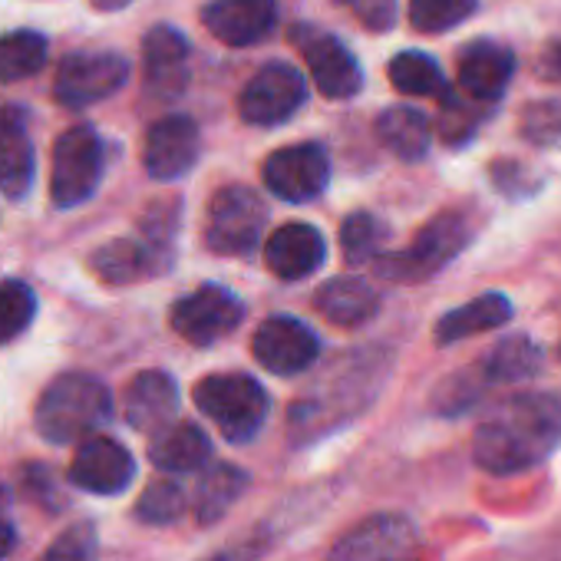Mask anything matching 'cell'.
I'll return each instance as SVG.
<instances>
[{
    "mask_svg": "<svg viewBox=\"0 0 561 561\" xmlns=\"http://www.w3.org/2000/svg\"><path fill=\"white\" fill-rule=\"evenodd\" d=\"M561 446V393H515L495 403L472 436V459L492 476L541 466Z\"/></svg>",
    "mask_w": 561,
    "mask_h": 561,
    "instance_id": "1",
    "label": "cell"
},
{
    "mask_svg": "<svg viewBox=\"0 0 561 561\" xmlns=\"http://www.w3.org/2000/svg\"><path fill=\"white\" fill-rule=\"evenodd\" d=\"M113 416L110 390L90 374H64L57 377L37 400V433L47 443H83L100 436V426Z\"/></svg>",
    "mask_w": 561,
    "mask_h": 561,
    "instance_id": "2",
    "label": "cell"
},
{
    "mask_svg": "<svg viewBox=\"0 0 561 561\" xmlns=\"http://www.w3.org/2000/svg\"><path fill=\"white\" fill-rule=\"evenodd\" d=\"M476 234V225L466 211H443L420 228L413 244L397 254L377 257V274L400 285H416V280L433 277L453 257H459Z\"/></svg>",
    "mask_w": 561,
    "mask_h": 561,
    "instance_id": "3",
    "label": "cell"
},
{
    "mask_svg": "<svg viewBox=\"0 0 561 561\" xmlns=\"http://www.w3.org/2000/svg\"><path fill=\"white\" fill-rule=\"evenodd\" d=\"M192 397L228 443H248L257 436L271 410L264 387L244 374H211L195 383Z\"/></svg>",
    "mask_w": 561,
    "mask_h": 561,
    "instance_id": "4",
    "label": "cell"
},
{
    "mask_svg": "<svg viewBox=\"0 0 561 561\" xmlns=\"http://www.w3.org/2000/svg\"><path fill=\"white\" fill-rule=\"evenodd\" d=\"M267 208L254 188L228 185L221 188L205 211V244L215 254L248 257L264 241Z\"/></svg>",
    "mask_w": 561,
    "mask_h": 561,
    "instance_id": "5",
    "label": "cell"
},
{
    "mask_svg": "<svg viewBox=\"0 0 561 561\" xmlns=\"http://www.w3.org/2000/svg\"><path fill=\"white\" fill-rule=\"evenodd\" d=\"M103 179V142L93 126L67 129L54 146V175L50 195L54 205L73 208L83 205Z\"/></svg>",
    "mask_w": 561,
    "mask_h": 561,
    "instance_id": "6",
    "label": "cell"
},
{
    "mask_svg": "<svg viewBox=\"0 0 561 561\" xmlns=\"http://www.w3.org/2000/svg\"><path fill=\"white\" fill-rule=\"evenodd\" d=\"M251 354L267 374L295 377V374H305L321 357V341L305 321L274 314L254 331Z\"/></svg>",
    "mask_w": 561,
    "mask_h": 561,
    "instance_id": "7",
    "label": "cell"
},
{
    "mask_svg": "<svg viewBox=\"0 0 561 561\" xmlns=\"http://www.w3.org/2000/svg\"><path fill=\"white\" fill-rule=\"evenodd\" d=\"M420 535L416 525L403 515H374L351 528L328 561H416Z\"/></svg>",
    "mask_w": 561,
    "mask_h": 561,
    "instance_id": "8",
    "label": "cell"
},
{
    "mask_svg": "<svg viewBox=\"0 0 561 561\" xmlns=\"http://www.w3.org/2000/svg\"><path fill=\"white\" fill-rule=\"evenodd\" d=\"M301 103H305L301 73L288 64H267L241 90L238 113L251 126H280L301 110Z\"/></svg>",
    "mask_w": 561,
    "mask_h": 561,
    "instance_id": "9",
    "label": "cell"
},
{
    "mask_svg": "<svg viewBox=\"0 0 561 561\" xmlns=\"http://www.w3.org/2000/svg\"><path fill=\"white\" fill-rule=\"evenodd\" d=\"M244 318V305L218 285H205L172 308V328L182 341L195 347H211L225 341Z\"/></svg>",
    "mask_w": 561,
    "mask_h": 561,
    "instance_id": "10",
    "label": "cell"
},
{
    "mask_svg": "<svg viewBox=\"0 0 561 561\" xmlns=\"http://www.w3.org/2000/svg\"><path fill=\"white\" fill-rule=\"evenodd\" d=\"M264 185L285 202H311L328 188L331 179V159L324 146L318 142H301L288 146L267 156L264 169Z\"/></svg>",
    "mask_w": 561,
    "mask_h": 561,
    "instance_id": "11",
    "label": "cell"
},
{
    "mask_svg": "<svg viewBox=\"0 0 561 561\" xmlns=\"http://www.w3.org/2000/svg\"><path fill=\"white\" fill-rule=\"evenodd\" d=\"M129 80V64L116 54H70L60 70L54 93L64 106L83 110L113 96Z\"/></svg>",
    "mask_w": 561,
    "mask_h": 561,
    "instance_id": "12",
    "label": "cell"
},
{
    "mask_svg": "<svg viewBox=\"0 0 561 561\" xmlns=\"http://www.w3.org/2000/svg\"><path fill=\"white\" fill-rule=\"evenodd\" d=\"M295 44L318 83V90L328 96V100H351L360 93L364 87V73H360V64L354 60V54L331 34H321L314 27H298L295 34Z\"/></svg>",
    "mask_w": 561,
    "mask_h": 561,
    "instance_id": "13",
    "label": "cell"
},
{
    "mask_svg": "<svg viewBox=\"0 0 561 561\" xmlns=\"http://www.w3.org/2000/svg\"><path fill=\"white\" fill-rule=\"evenodd\" d=\"M133 479H136L133 453L110 436L83 439L70 462V482L93 495H119L129 489Z\"/></svg>",
    "mask_w": 561,
    "mask_h": 561,
    "instance_id": "14",
    "label": "cell"
},
{
    "mask_svg": "<svg viewBox=\"0 0 561 561\" xmlns=\"http://www.w3.org/2000/svg\"><path fill=\"white\" fill-rule=\"evenodd\" d=\"M198 146H202L198 126L188 116H165L146 136V149H142L146 172L159 182L182 179L195 165Z\"/></svg>",
    "mask_w": 561,
    "mask_h": 561,
    "instance_id": "15",
    "label": "cell"
},
{
    "mask_svg": "<svg viewBox=\"0 0 561 561\" xmlns=\"http://www.w3.org/2000/svg\"><path fill=\"white\" fill-rule=\"evenodd\" d=\"M515 77V54L495 41H476L459 54V90L462 96L489 106L502 100Z\"/></svg>",
    "mask_w": 561,
    "mask_h": 561,
    "instance_id": "16",
    "label": "cell"
},
{
    "mask_svg": "<svg viewBox=\"0 0 561 561\" xmlns=\"http://www.w3.org/2000/svg\"><path fill=\"white\" fill-rule=\"evenodd\" d=\"M274 0H211L202 11V24L228 47H254L274 31Z\"/></svg>",
    "mask_w": 561,
    "mask_h": 561,
    "instance_id": "17",
    "label": "cell"
},
{
    "mask_svg": "<svg viewBox=\"0 0 561 561\" xmlns=\"http://www.w3.org/2000/svg\"><path fill=\"white\" fill-rule=\"evenodd\" d=\"M324 254H328L324 234L305 221L280 225L264 241V261L280 280H301V277L314 274L321 267Z\"/></svg>",
    "mask_w": 561,
    "mask_h": 561,
    "instance_id": "18",
    "label": "cell"
},
{
    "mask_svg": "<svg viewBox=\"0 0 561 561\" xmlns=\"http://www.w3.org/2000/svg\"><path fill=\"white\" fill-rule=\"evenodd\" d=\"M179 410V387L162 370H146L123 393V416L139 433H159Z\"/></svg>",
    "mask_w": 561,
    "mask_h": 561,
    "instance_id": "19",
    "label": "cell"
},
{
    "mask_svg": "<svg viewBox=\"0 0 561 561\" xmlns=\"http://www.w3.org/2000/svg\"><path fill=\"white\" fill-rule=\"evenodd\" d=\"M314 308L337 328H360V324L377 318L380 295L374 291V285H367L364 277L341 274V277L324 280V285L318 288Z\"/></svg>",
    "mask_w": 561,
    "mask_h": 561,
    "instance_id": "20",
    "label": "cell"
},
{
    "mask_svg": "<svg viewBox=\"0 0 561 561\" xmlns=\"http://www.w3.org/2000/svg\"><path fill=\"white\" fill-rule=\"evenodd\" d=\"M34 185V142L24 113L0 110V192L24 198Z\"/></svg>",
    "mask_w": 561,
    "mask_h": 561,
    "instance_id": "21",
    "label": "cell"
},
{
    "mask_svg": "<svg viewBox=\"0 0 561 561\" xmlns=\"http://www.w3.org/2000/svg\"><path fill=\"white\" fill-rule=\"evenodd\" d=\"M90 267L96 271L100 280H106V285H136V280H146V277L165 271V257L142 241L116 238L90 254Z\"/></svg>",
    "mask_w": 561,
    "mask_h": 561,
    "instance_id": "22",
    "label": "cell"
},
{
    "mask_svg": "<svg viewBox=\"0 0 561 561\" xmlns=\"http://www.w3.org/2000/svg\"><path fill=\"white\" fill-rule=\"evenodd\" d=\"M142 60H146V83L152 93L159 96H175L188 73H185V64H188V41L172 31V27H156L146 34V44H142Z\"/></svg>",
    "mask_w": 561,
    "mask_h": 561,
    "instance_id": "23",
    "label": "cell"
},
{
    "mask_svg": "<svg viewBox=\"0 0 561 561\" xmlns=\"http://www.w3.org/2000/svg\"><path fill=\"white\" fill-rule=\"evenodd\" d=\"M512 314H515V308L502 291H485V295L472 298L469 305L443 314L436 321L433 341L439 347H449V344H459L466 337H476V334H485V331H495V328L508 324Z\"/></svg>",
    "mask_w": 561,
    "mask_h": 561,
    "instance_id": "24",
    "label": "cell"
},
{
    "mask_svg": "<svg viewBox=\"0 0 561 561\" xmlns=\"http://www.w3.org/2000/svg\"><path fill=\"white\" fill-rule=\"evenodd\" d=\"M149 459L162 472H195L211 462V439L192 423H169L152 433Z\"/></svg>",
    "mask_w": 561,
    "mask_h": 561,
    "instance_id": "25",
    "label": "cell"
},
{
    "mask_svg": "<svg viewBox=\"0 0 561 561\" xmlns=\"http://www.w3.org/2000/svg\"><path fill=\"white\" fill-rule=\"evenodd\" d=\"M541 364H545V351L531 337H505L485 357L476 360V370L485 380V387H499V383L531 380L541 370Z\"/></svg>",
    "mask_w": 561,
    "mask_h": 561,
    "instance_id": "26",
    "label": "cell"
},
{
    "mask_svg": "<svg viewBox=\"0 0 561 561\" xmlns=\"http://www.w3.org/2000/svg\"><path fill=\"white\" fill-rule=\"evenodd\" d=\"M377 136L380 142L403 162H420L430 152L433 142V126L430 119L413 110V106H390L377 119Z\"/></svg>",
    "mask_w": 561,
    "mask_h": 561,
    "instance_id": "27",
    "label": "cell"
},
{
    "mask_svg": "<svg viewBox=\"0 0 561 561\" xmlns=\"http://www.w3.org/2000/svg\"><path fill=\"white\" fill-rule=\"evenodd\" d=\"M248 485V476L234 466H225V462H215L205 469L202 482H198V492H195V515L202 525H211L218 522L231 502L244 492Z\"/></svg>",
    "mask_w": 561,
    "mask_h": 561,
    "instance_id": "28",
    "label": "cell"
},
{
    "mask_svg": "<svg viewBox=\"0 0 561 561\" xmlns=\"http://www.w3.org/2000/svg\"><path fill=\"white\" fill-rule=\"evenodd\" d=\"M390 83L407 93V96H443L449 87H446V77L439 70V64L426 54H416V50H407L400 57L390 60Z\"/></svg>",
    "mask_w": 561,
    "mask_h": 561,
    "instance_id": "29",
    "label": "cell"
},
{
    "mask_svg": "<svg viewBox=\"0 0 561 561\" xmlns=\"http://www.w3.org/2000/svg\"><path fill=\"white\" fill-rule=\"evenodd\" d=\"M47 64V41L31 31L4 34L0 37V80L18 83L34 77Z\"/></svg>",
    "mask_w": 561,
    "mask_h": 561,
    "instance_id": "30",
    "label": "cell"
},
{
    "mask_svg": "<svg viewBox=\"0 0 561 561\" xmlns=\"http://www.w3.org/2000/svg\"><path fill=\"white\" fill-rule=\"evenodd\" d=\"M387 238H390V228L377 215H370V211H354L341 225V251H344L347 264L377 261L383 254Z\"/></svg>",
    "mask_w": 561,
    "mask_h": 561,
    "instance_id": "31",
    "label": "cell"
},
{
    "mask_svg": "<svg viewBox=\"0 0 561 561\" xmlns=\"http://www.w3.org/2000/svg\"><path fill=\"white\" fill-rule=\"evenodd\" d=\"M37 314V295L24 280H4L0 285V344L18 341Z\"/></svg>",
    "mask_w": 561,
    "mask_h": 561,
    "instance_id": "32",
    "label": "cell"
},
{
    "mask_svg": "<svg viewBox=\"0 0 561 561\" xmlns=\"http://www.w3.org/2000/svg\"><path fill=\"white\" fill-rule=\"evenodd\" d=\"M476 14V0H410V24L420 34H446Z\"/></svg>",
    "mask_w": 561,
    "mask_h": 561,
    "instance_id": "33",
    "label": "cell"
},
{
    "mask_svg": "<svg viewBox=\"0 0 561 561\" xmlns=\"http://www.w3.org/2000/svg\"><path fill=\"white\" fill-rule=\"evenodd\" d=\"M443 113H439V136L449 142V146H459L466 139H472V133L479 129V123L485 119V106L462 96V93H453L446 90L443 96Z\"/></svg>",
    "mask_w": 561,
    "mask_h": 561,
    "instance_id": "34",
    "label": "cell"
},
{
    "mask_svg": "<svg viewBox=\"0 0 561 561\" xmlns=\"http://www.w3.org/2000/svg\"><path fill=\"white\" fill-rule=\"evenodd\" d=\"M485 390H489V387H485V380L479 377V370H476V364H472V367L456 370L453 377H446V380L436 387L433 407H436L439 413H446V416H456V413L469 410L476 400H482Z\"/></svg>",
    "mask_w": 561,
    "mask_h": 561,
    "instance_id": "35",
    "label": "cell"
},
{
    "mask_svg": "<svg viewBox=\"0 0 561 561\" xmlns=\"http://www.w3.org/2000/svg\"><path fill=\"white\" fill-rule=\"evenodd\" d=\"M185 512V495L175 482L169 479H156L142 489L139 502H136V515L149 525H169Z\"/></svg>",
    "mask_w": 561,
    "mask_h": 561,
    "instance_id": "36",
    "label": "cell"
},
{
    "mask_svg": "<svg viewBox=\"0 0 561 561\" xmlns=\"http://www.w3.org/2000/svg\"><path fill=\"white\" fill-rule=\"evenodd\" d=\"M522 136L541 149H561V103L538 100L522 113Z\"/></svg>",
    "mask_w": 561,
    "mask_h": 561,
    "instance_id": "37",
    "label": "cell"
},
{
    "mask_svg": "<svg viewBox=\"0 0 561 561\" xmlns=\"http://www.w3.org/2000/svg\"><path fill=\"white\" fill-rule=\"evenodd\" d=\"M44 561H100L96 528L90 522L70 525L44 554Z\"/></svg>",
    "mask_w": 561,
    "mask_h": 561,
    "instance_id": "38",
    "label": "cell"
},
{
    "mask_svg": "<svg viewBox=\"0 0 561 561\" xmlns=\"http://www.w3.org/2000/svg\"><path fill=\"white\" fill-rule=\"evenodd\" d=\"M489 175H492L495 188H499L502 195H508V198H525V195L538 192V179H535L525 165H518V162H512V159L495 162V165L489 169Z\"/></svg>",
    "mask_w": 561,
    "mask_h": 561,
    "instance_id": "39",
    "label": "cell"
},
{
    "mask_svg": "<svg viewBox=\"0 0 561 561\" xmlns=\"http://www.w3.org/2000/svg\"><path fill=\"white\" fill-rule=\"evenodd\" d=\"M367 31H390L397 21V0H337Z\"/></svg>",
    "mask_w": 561,
    "mask_h": 561,
    "instance_id": "40",
    "label": "cell"
},
{
    "mask_svg": "<svg viewBox=\"0 0 561 561\" xmlns=\"http://www.w3.org/2000/svg\"><path fill=\"white\" fill-rule=\"evenodd\" d=\"M264 551L261 541H244V545H231V548H221L215 554H208L205 561H257Z\"/></svg>",
    "mask_w": 561,
    "mask_h": 561,
    "instance_id": "41",
    "label": "cell"
},
{
    "mask_svg": "<svg viewBox=\"0 0 561 561\" xmlns=\"http://www.w3.org/2000/svg\"><path fill=\"white\" fill-rule=\"evenodd\" d=\"M538 77H545L551 83H561V41L545 47V54L538 57Z\"/></svg>",
    "mask_w": 561,
    "mask_h": 561,
    "instance_id": "42",
    "label": "cell"
},
{
    "mask_svg": "<svg viewBox=\"0 0 561 561\" xmlns=\"http://www.w3.org/2000/svg\"><path fill=\"white\" fill-rule=\"evenodd\" d=\"M14 541H18L14 528H11L8 522H0V561H4V558L14 551Z\"/></svg>",
    "mask_w": 561,
    "mask_h": 561,
    "instance_id": "43",
    "label": "cell"
},
{
    "mask_svg": "<svg viewBox=\"0 0 561 561\" xmlns=\"http://www.w3.org/2000/svg\"><path fill=\"white\" fill-rule=\"evenodd\" d=\"M126 4H133V0H93L96 11H123Z\"/></svg>",
    "mask_w": 561,
    "mask_h": 561,
    "instance_id": "44",
    "label": "cell"
},
{
    "mask_svg": "<svg viewBox=\"0 0 561 561\" xmlns=\"http://www.w3.org/2000/svg\"><path fill=\"white\" fill-rule=\"evenodd\" d=\"M4 505H8V492H4V485H0V512H4Z\"/></svg>",
    "mask_w": 561,
    "mask_h": 561,
    "instance_id": "45",
    "label": "cell"
}]
</instances>
